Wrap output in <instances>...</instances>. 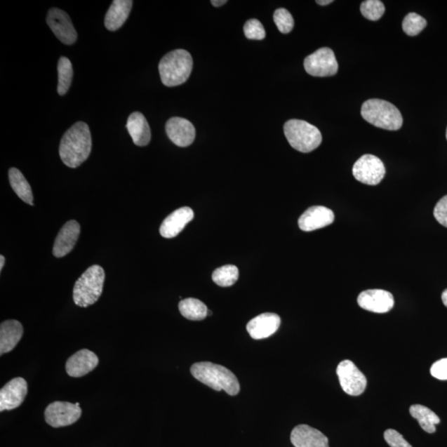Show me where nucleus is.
<instances>
[{"instance_id": "24", "label": "nucleus", "mask_w": 447, "mask_h": 447, "mask_svg": "<svg viewBox=\"0 0 447 447\" xmlns=\"http://www.w3.org/2000/svg\"><path fill=\"white\" fill-rule=\"evenodd\" d=\"M9 182L17 196L25 204L34 206V195L29 183L20 170L12 168L8 171Z\"/></svg>"}, {"instance_id": "34", "label": "nucleus", "mask_w": 447, "mask_h": 447, "mask_svg": "<svg viewBox=\"0 0 447 447\" xmlns=\"http://www.w3.org/2000/svg\"><path fill=\"white\" fill-rule=\"evenodd\" d=\"M434 216L439 222L447 228V196L437 202L434 209Z\"/></svg>"}, {"instance_id": "38", "label": "nucleus", "mask_w": 447, "mask_h": 447, "mask_svg": "<svg viewBox=\"0 0 447 447\" xmlns=\"http://www.w3.org/2000/svg\"><path fill=\"white\" fill-rule=\"evenodd\" d=\"M441 299L442 302H443L444 305L447 307V289H446L443 293H442Z\"/></svg>"}, {"instance_id": "12", "label": "nucleus", "mask_w": 447, "mask_h": 447, "mask_svg": "<svg viewBox=\"0 0 447 447\" xmlns=\"http://www.w3.org/2000/svg\"><path fill=\"white\" fill-rule=\"evenodd\" d=\"M27 394V384L24 378L17 377L7 382L0 390V412L20 407Z\"/></svg>"}, {"instance_id": "16", "label": "nucleus", "mask_w": 447, "mask_h": 447, "mask_svg": "<svg viewBox=\"0 0 447 447\" xmlns=\"http://www.w3.org/2000/svg\"><path fill=\"white\" fill-rule=\"evenodd\" d=\"M98 363V356L94 352L83 349L67 359L66 371L68 375L80 378L94 371Z\"/></svg>"}, {"instance_id": "39", "label": "nucleus", "mask_w": 447, "mask_h": 447, "mask_svg": "<svg viewBox=\"0 0 447 447\" xmlns=\"http://www.w3.org/2000/svg\"><path fill=\"white\" fill-rule=\"evenodd\" d=\"M4 262H6V258L3 255H0V271L3 270Z\"/></svg>"}, {"instance_id": "33", "label": "nucleus", "mask_w": 447, "mask_h": 447, "mask_svg": "<svg viewBox=\"0 0 447 447\" xmlns=\"http://www.w3.org/2000/svg\"><path fill=\"white\" fill-rule=\"evenodd\" d=\"M385 439L391 447H412L399 432L394 429L385 431Z\"/></svg>"}, {"instance_id": "37", "label": "nucleus", "mask_w": 447, "mask_h": 447, "mask_svg": "<svg viewBox=\"0 0 447 447\" xmlns=\"http://www.w3.org/2000/svg\"><path fill=\"white\" fill-rule=\"evenodd\" d=\"M333 2V0H317L316 4H319V6H325Z\"/></svg>"}, {"instance_id": "9", "label": "nucleus", "mask_w": 447, "mask_h": 447, "mask_svg": "<svg viewBox=\"0 0 447 447\" xmlns=\"http://www.w3.org/2000/svg\"><path fill=\"white\" fill-rule=\"evenodd\" d=\"M82 410L79 403L54 402L50 403L45 410V420L53 427L72 425L81 416Z\"/></svg>"}, {"instance_id": "32", "label": "nucleus", "mask_w": 447, "mask_h": 447, "mask_svg": "<svg viewBox=\"0 0 447 447\" xmlns=\"http://www.w3.org/2000/svg\"><path fill=\"white\" fill-rule=\"evenodd\" d=\"M243 33L247 39L252 40L265 39L266 36L264 26L255 18L246 22L243 27Z\"/></svg>"}, {"instance_id": "18", "label": "nucleus", "mask_w": 447, "mask_h": 447, "mask_svg": "<svg viewBox=\"0 0 447 447\" xmlns=\"http://www.w3.org/2000/svg\"><path fill=\"white\" fill-rule=\"evenodd\" d=\"M290 439L295 447H329L323 433L305 424L294 427Z\"/></svg>"}, {"instance_id": "26", "label": "nucleus", "mask_w": 447, "mask_h": 447, "mask_svg": "<svg viewBox=\"0 0 447 447\" xmlns=\"http://www.w3.org/2000/svg\"><path fill=\"white\" fill-rule=\"evenodd\" d=\"M179 311L181 314L191 321L204 320L207 316V309L205 304L196 298H187L179 302Z\"/></svg>"}, {"instance_id": "20", "label": "nucleus", "mask_w": 447, "mask_h": 447, "mask_svg": "<svg viewBox=\"0 0 447 447\" xmlns=\"http://www.w3.org/2000/svg\"><path fill=\"white\" fill-rule=\"evenodd\" d=\"M281 319L274 313H264L258 316L247 325V331L253 339L262 340L269 338L279 328Z\"/></svg>"}, {"instance_id": "14", "label": "nucleus", "mask_w": 447, "mask_h": 447, "mask_svg": "<svg viewBox=\"0 0 447 447\" xmlns=\"http://www.w3.org/2000/svg\"><path fill=\"white\" fill-rule=\"evenodd\" d=\"M166 132L173 144L178 147L190 146L195 140L194 126L186 119L173 117L166 124Z\"/></svg>"}, {"instance_id": "5", "label": "nucleus", "mask_w": 447, "mask_h": 447, "mask_svg": "<svg viewBox=\"0 0 447 447\" xmlns=\"http://www.w3.org/2000/svg\"><path fill=\"white\" fill-rule=\"evenodd\" d=\"M105 279L102 267L92 265L87 269L74 286L73 300L76 305L87 307L98 302L103 292Z\"/></svg>"}, {"instance_id": "6", "label": "nucleus", "mask_w": 447, "mask_h": 447, "mask_svg": "<svg viewBox=\"0 0 447 447\" xmlns=\"http://www.w3.org/2000/svg\"><path fill=\"white\" fill-rule=\"evenodd\" d=\"M286 138L294 149L310 153L320 146L322 135L318 128L300 119H290L283 127Z\"/></svg>"}, {"instance_id": "21", "label": "nucleus", "mask_w": 447, "mask_h": 447, "mask_svg": "<svg viewBox=\"0 0 447 447\" xmlns=\"http://www.w3.org/2000/svg\"><path fill=\"white\" fill-rule=\"evenodd\" d=\"M24 335V328L20 321L8 320L0 325V354L11 352L16 347Z\"/></svg>"}, {"instance_id": "27", "label": "nucleus", "mask_w": 447, "mask_h": 447, "mask_svg": "<svg viewBox=\"0 0 447 447\" xmlns=\"http://www.w3.org/2000/svg\"><path fill=\"white\" fill-rule=\"evenodd\" d=\"M58 92L60 95H64L67 93L72 82L73 68L70 60L66 57H62L60 58L58 61Z\"/></svg>"}, {"instance_id": "10", "label": "nucleus", "mask_w": 447, "mask_h": 447, "mask_svg": "<svg viewBox=\"0 0 447 447\" xmlns=\"http://www.w3.org/2000/svg\"><path fill=\"white\" fill-rule=\"evenodd\" d=\"M340 386L345 393L352 396H359L365 392L367 380L354 363L350 361H343L336 368Z\"/></svg>"}, {"instance_id": "30", "label": "nucleus", "mask_w": 447, "mask_h": 447, "mask_svg": "<svg viewBox=\"0 0 447 447\" xmlns=\"http://www.w3.org/2000/svg\"><path fill=\"white\" fill-rule=\"evenodd\" d=\"M361 11L367 20L377 21L384 15L385 7L380 0H366L361 4Z\"/></svg>"}, {"instance_id": "1", "label": "nucleus", "mask_w": 447, "mask_h": 447, "mask_svg": "<svg viewBox=\"0 0 447 447\" xmlns=\"http://www.w3.org/2000/svg\"><path fill=\"white\" fill-rule=\"evenodd\" d=\"M91 147L92 140L88 124L77 122L62 138L59 147L60 158L67 167L76 168L88 159Z\"/></svg>"}, {"instance_id": "13", "label": "nucleus", "mask_w": 447, "mask_h": 447, "mask_svg": "<svg viewBox=\"0 0 447 447\" xmlns=\"http://www.w3.org/2000/svg\"><path fill=\"white\" fill-rule=\"evenodd\" d=\"M359 306L368 312L386 313L394 306L393 295L385 290L371 289L359 295Z\"/></svg>"}, {"instance_id": "19", "label": "nucleus", "mask_w": 447, "mask_h": 447, "mask_svg": "<svg viewBox=\"0 0 447 447\" xmlns=\"http://www.w3.org/2000/svg\"><path fill=\"white\" fill-rule=\"evenodd\" d=\"M193 218H194V212L189 207H182L173 211L161 225V236L167 239L178 236Z\"/></svg>"}, {"instance_id": "11", "label": "nucleus", "mask_w": 447, "mask_h": 447, "mask_svg": "<svg viewBox=\"0 0 447 447\" xmlns=\"http://www.w3.org/2000/svg\"><path fill=\"white\" fill-rule=\"evenodd\" d=\"M47 24L55 36L66 45L75 44L77 33L72 25L70 16L62 9L53 8L49 9Z\"/></svg>"}, {"instance_id": "3", "label": "nucleus", "mask_w": 447, "mask_h": 447, "mask_svg": "<svg viewBox=\"0 0 447 447\" xmlns=\"http://www.w3.org/2000/svg\"><path fill=\"white\" fill-rule=\"evenodd\" d=\"M193 67L191 54L186 50L177 49L166 54L159 65L161 81L164 85L173 87L183 84L190 76Z\"/></svg>"}, {"instance_id": "25", "label": "nucleus", "mask_w": 447, "mask_h": 447, "mask_svg": "<svg viewBox=\"0 0 447 447\" xmlns=\"http://www.w3.org/2000/svg\"><path fill=\"white\" fill-rule=\"evenodd\" d=\"M413 418L417 419L422 429L428 433L436 432V425L440 423V418L437 415L423 405L414 404L409 409Z\"/></svg>"}, {"instance_id": "2", "label": "nucleus", "mask_w": 447, "mask_h": 447, "mask_svg": "<svg viewBox=\"0 0 447 447\" xmlns=\"http://www.w3.org/2000/svg\"><path fill=\"white\" fill-rule=\"evenodd\" d=\"M191 373L195 379L215 391L224 390L230 396H236L241 389L236 376L222 366L211 362L196 363Z\"/></svg>"}, {"instance_id": "22", "label": "nucleus", "mask_w": 447, "mask_h": 447, "mask_svg": "<svg viewBox=\"0 0 447 447\" xmlns=\"http://www.w3.org/2000/svg\"><path fill=\"white\" fill-rule=\"evenodd\" d=\"M126 128L137 146L144 147L149 144L151 131L145 115L140 112H133L128 118Z\"/></svg>"}, {"instance_id": "23", "label": "nucleus", "mask_w": 447, "mask_h": 447, "mask_svg": "<svg viewBox=\"0 0 447 447\" xmlns=\"http://www.w3.org/2000/svg\"><path fill=\"white\" fill-rule=\"evenodd\" d=\"M132 0H114L105 18V25L109 31H116L124 25L131 12Z\"/></svg>"}, {"instance_id": "8", "label": "nucleus", "mask_w": 447, "mask_h": 447, "mask_svg": "<svg viewBox=\"0 0 447 447\" xmlns=\"http://www.w3.org/2000/svg\"><path fill=\"white\" fill-rule=\"evenodd\" d=\"M352 173L357 181L367 185L375 186L384 179L385 167L378 156L366 154L354 164Z\"/></svg>"}, {"instance_id": "7", "label": "nucleus", "mask_w": 447, "mask_h": 447, "mask_svg": "<svg viewBox=\"0 0 447 447\" xmlns=\"http://www.w3.org/2000/svg\"><path fill=\"white\" fill-rule=\"evenodd\" d=\"M304 68L312 76L326 77L335 76L339 66L333 51L322 48L304 60Z\"/></svg>"}, {"instance_id": "28", "label": "nucleus", "mask_w": 447, "mask_h": 447, "mask_svg": "<svg viewBox=\"0 0 447 447\" xmlns=\"http://www.w3.org/2000/svg\"><path fill=\"white\" fill-rule=\"evenodd\" d=\"M239 278V270L236 266L225 265L215 269L212 274V280L220 287H229L236 283Z\"/></svg>"}, {"instance_id": "17", "label": "nucleus", "mask_w": 447, "mask_h": 447, "mask_svg": "<svg viewBox=\"0 0 447 447\" xmlns=\"http://www.w3.org/2000/svg\"><path fill=\"white\" fill-rule=\"evenodd\" d=\"M81 227L76 220L68 221L60 230L55 241L53 253L56 258L65 257L70 253L79 238Z\"/></svg>"}, {"instance_id": "40", "label": "nucleus", "mask_w": 447, "mask_h": 447, "mask_svg": "<svg viewBox=\"0 0 447 447\" xmlns=\"http://www.w3.org/2000/svg\"><path fill=\"white\" fill-rule=\"evenodd\" d=\"M446 140H447V130H446Z\"/></svg>"}, {"instance_id": "31", "label": "nucleus", "mask_w": 447, "mask_h": 447, "mask_svg": "<svg viewBox=\"0 0 447 447\" xmlns=\"http://www.w3.org/2000/svg\"><path fill=\"white\" fill-rule=\"evenodd\" d=\"M274 20L281 33L287 34L294 27L293 18L287 9L279 8L274 12Z\"/></svg>"}, {"instance_id": "15", "label": "nucleus", "mask_w": 447, "mask_h": 447, "mask_svg": "<svg viewBox=\"0 0 447 447\" xmlns=\"http://www.w3.org/2000/svg\"><path fill=\"white\" fill-rule=\"evenodd\" d=\"M334 220L333 211L325 206H316L304 212L298 220V225L303 232H309L333 224Z\"/></svg>"}, {"instance_id": "4", "label": "nucleus", "mask_w": 447, "mask_h": 447, "mask_svg": "<svg viewBox=\"0 0 447 447\" xmlns=\"http://www.w3.org/2000/svg\"><path fill=\"white\" fill-rule=\"evenodd\" d=\"M363 119L378 128L386 131H399L403 126V116L399 109L388 101L371 99L362 105Z\"/></svg>"}, {"instance_id": "29", "label": "nucleus", "mask_w": 447, "mask_h": 447, "mask_svg": "<svg viewBox=\"0 0 447 447\" xmlns=\"http://www.w3.org/2000/svg\"><path fill=\"white\" fill-rule=\"evenodd\" d=\"M425 18L418 15L416 13H409L404 18L403 22V29L404 33L408 36H417L427 27Z\"/></svg>"}, {"instance_id": "35", "label": "nucleus", "mask_w": 447, "mask_h": 447, "mask_svg": "<svg viewBox=\"0 0 447 447\" xmlns=\"http://www.w3.org/2000/svg\"><path fill=\"white\" fill-rule=\"evenodd\" d=\"M431 375L440 380H447V358L433 363L431 367Z\"/></svg>"}, {"instance_id": "36", "label": "nucleus", "mask_w": 447, "mask_h": 447, "mask_svg": "<svg viewBox=\"0 0 447 447\" xmlns=\"http://www.w3.org/2000/svg\"><path fill=\"white\" fill-rule=\"evenodd\" d=\"M211 3L213 4L215 7H220L224 6L227 1V0H211Z\"/></svg>"}]
</instances>
